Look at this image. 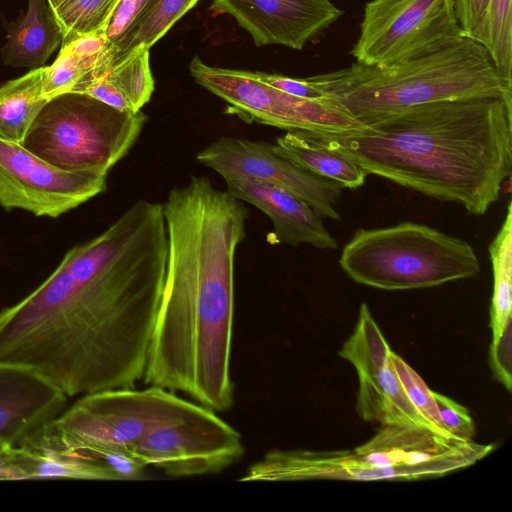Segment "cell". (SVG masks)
Instances as JSON below:
<instances>
[{
	"instance_id": "cell-11",
	"label": "cell",
	"mask_w": 512,
	"mask_h": 512,
	"mask_svg": "<svg viewBox=\"0 0 512 512\" xmlns=\"http://www.w3.org/2000/svg\"><path fill=\"white\" fill-rule=\"evenodd\" d=\"M244 453L240 433L204 406L182 421L151 431L134 448L145 465L173 478L221 472Z\"/></svg>"
},
{
	"instance_id": "cell-31",
	"label": "cell",
	"mask_w": 512,
	"mask_h": 512,
	"mask_svg": "<svg viewBox=\"0 0 512 512\" xmlns=\"http://www.w3.org/2000/svg\"><path fill=\"white\" fill-rule=\"evenodd\" d=\"M151 1L152 0H121L105 30L107 38L114 43Z\"/></svg>"
},
{
	"instance_id": "cell-15",
	"label": "cell",
	"mask_w": 512,
	"mask_h": 512,
	"mask_svg": "<svg viewBox=\"0 0 512 512\" xmlns=\"http://www.w3.org/2000/svg\"><path fill=\"white\" fill-rule=\"evenodd\" d=\"M210 9L233 17L256 46L295 50L303 49L343 14L330 0H213Z\"/></svg>"
},
{
	"instance_id": "cell-10",
	"label": "cell",
	"mask_w": 512,
	"mask_h": 512,
	"mask_svg": "<svg viewBox=\"0 0 512 512\" xmlns=\"http://www.w3.org/2000/svg\"><path fill=\"white\" fill-rule=\"evenodd\" d=\"M464 37L454 0H371L365 5L351 55L361 64L391 65Z\"/></svg>"
},
{
	"instance_id": "cell-7",
	"label": "cell",
	"mask_w": 512,
	"mask_h": 512,
	"mask_svg": "<svg viewBox=\"0 0 512 512\" xmlns=\"http://www.w3.org/2000/svg\"><path fill=\"white\" fill-rule=\"evenodd\" d=\"M339 265L356 283L387 291L439 286L480 272L468 242L410 221L358 229L343 247Z\"/></svg>"
},
{
	"instance_id": "cell-13",
	"label": "cell",
	"mask_w": 512,
	"mask_h": 512,
	"mask_svg": "<svg viewBox=\"0 0 512 512\" xmlns=\"http://www.w3.org/2000/svg\"><path fill=\"white\" fill-rule=\"evenodd\" d=\"M106 174L67 171L0 139V205L56 218L106 189Z\"/></svg>"
},
{
	"instance_id": "cell-12",
	"label": "cell",
	"mask_w": 512,
	"mask_h": 512,
	"mask_svg": "<svg viewBox=\"0 0 512 512\" xmlns=\"http://www.w3.org/2000/svg\"><path fill=\"white\" fill-rule=\"evenodd\" d=\"M338 354L357 372L356 410L360 418L425 430L448 439L406 397L392 362V350L365 303L360 306L353 333Z\"/></svg>"
},
{
	"instance_id": "cell-1",
	"label": "cell",
	"mask_w": 512,
	"mask_h": 512,
	"mask_svg": "<svg viewBox=\"0 0 512 512\" xmlns=\"http://www.w3.org/2000/svg\"><path fill=\"white\" fill-rule=\"evenodd\" d=\"M167 256L162 204L136 201L0 312V362L36 370L68 397L135 387L145 373Z\"/></svg>"
},
{
	"instance_id": "cell-8",
	"label": "cell",
	"mask_w": 512,
	"mask_h": 512,
	"mask_svg": "<svg viewBox=\"0 0 512 512\" xmlns=\"http://www.w3.org/2000/svg\"><path fill=\"white\" fill-rule=\"evenodd\" d=\"M146 121L142 111H122L68 92L44 105L21 145L58 168L107 175L133 147Z\"/></svg>"
},
{
	"instance_id": "cell-9",
	"label": "cell",
	"mask_w": 512,
	"mask_h": 512,
	"mask_svg": "<svg viewBox=\"0 0 512 512\" xmlns=\"http://www.w3.org/2000/svg\"><path fill=\"white\" fill-rule=\"evenodd\" d=\"M191 76L226 103V113L246 123H258L313 133H346L365 127L329 99H306L262 81L257 72L210 66L195 56Z\"/></svg>"
},
{
	"instance_id": "cell-19",
	"label": "cell",
	"mask_w": 512,
	"mask_h": 512,
	"mask_svg": "<svg viewBox=\"0 0 512 512\" xmlns=\"http://www.w3.org/2000/svg\"><path fill=\"white\" fill-rule=\"evenodd\" d=\"M149 59V49H136L106 74L80 85L73 92L90 95L122 111L137 113L149 102L155 88Z\"/></svg>"
},
{
	"instance_id": "cell-30",
	"label": "cell",
	"mask_w": 512,
	"mask_h": 512,
	"mask_svg": "<svg viewBox=\"0 0 512 512\" xmlns=\"http://www.w3.org/2000/svg\"><path fill=\"white\" fill-rule=\"evenodd\" d=\"M511 323L508 322L500 338L490 346V366L497 380L505 386L508 392L511 391V354L512 336Z\"/></svg>"
},
{
	"instance_id": "cell-28",
	"label": "cell",
	"mask_w": 512,
	"mask_h": 512,
	"mask_svg": "<svg viewBox=\"0 0 512 512\" xmlns=\"http://www.w3.org/2000/svg\"><path fill=\"white\" fill-rule=\"evenodd\" d=\"M85 76L86 72L75 57L61 48L56 60L50 66H45L42 80L43 96L50 100L72 92Z\"/></svg>"
},
{
	"instance_id": "cell-27",
	"label": "cell",
	"mask_w": 512,
	"mask_h": 512,
	"mask_svg": "<svg viewBox=\"0 0 512 512\" xmlns=\"http://www.w3.org/2000/svg\"><path fill=\"white\" fill-rule=\"evenodd\" d=\"M391 357L400 384L411 404L446 438L456 440L442 426L432 391L427 387L423 379L398 354L392 351Z\"/></svg>"
},
{
	"instance_id": "cell-6",
	"label": "cell",
	"mask_w": 512,
	"mask_h": 512,
	"mask_svg": "<svg viewBox=\"0 0 512 512\" xmlns=\"http://www.w3.org/2000/svg\"><path fill=\"white\" fill-rule=\"evenodd\" d=\"M200 406L154 385L101 390L81 395L22 444L93 461L109 453L134 454L151 431L188 418Z\"/></svg>"
},
{
	"instance_id": "cell-14",
	"label": "cell",
	"mask_w": 512,
	"mask_h": 512,
	"mask_svg": "<svg viewBox=\"0 0 512 512\" xmlns=\"http://www.w3.org/2000/svg\"><path fill=\"white\" fill-rule=\"evenodd\" d=\"M196 159L222 177L244 175L281 187L304 200L322 217L340 220L335 205L344 187L282 157L270 143L223 136L201 150Z\"/></svg>"
},
{
	"instance_id": "cell-29",
	"label": "cell",
	"mask_w": 512,
	"mask_h": 512,
	"mask_svg": "<svg viewBox=\"0 0 512 512\" xmlns=\"http://www.w3.org/2000/svg\"><path fill=\"white\" fill-rule=\"evenodd\" d=\"M432 394L444 429L458 441H472L475 429L469 411L461 404L438 392L432 391Z\"/></svg>"
},
{
	"instance_id": "cell-32",
	"label": "cell",
	"mask_w": 512,
	"mask_h": 512,
	"mask_svg": "<svg viewBox=\"0 0 512 512\" xmlns=\"http://www.w3.org/2000/svg\"><path fill=\"white\" fill-rule=\"evenodd\" d=\"M257 75L265 83L293 96L315 100L326 98L307 78H292L265 72H257Z\"/></svg>"
},
{
	"instance_id": "cell-23",
	"label": "cell",
	"mask_w": 512,
	"mask_h": 512,
	"mask_svg": "<svg viewBox=\"0 0 512 512\" xmlns=\"http://www.w3.org/2000/svg\"><path fill=\"white\" fill-rule=\"evenodd\" d=\"M198 2L199 0H152L113 43L114 64L136 49H150Z\"/></svg>"
},
{
	"instance_id": "cell-16",
	"label": "cell",
	"mask_w": 512,
	"mask_h": 512,
	"mask_svg": "<svg viewBox=\"0 0 512 512\" xmlns=\"http://www.w3.org/2000/svg\"><path fill=\"white\" fill-rule=\"evenodd\" d=\"M67 399L57 385L36 370L0 362V455L60 415Z\"/></svg>"
},
{
	"instance_id": "cell-18",
	"label": "cell",
	"mask_w": 512,
	"mask_h": 512,
	"mask_svg": "<svg viewBox=\"0 0 512 512\" xmlns=\"http://www.w3.org/2000/svg\"><path fill=\"white\" fill-rule=\"evenodd\" d=\"M7 41L1 48L5 65L38 68L62 43V31L48 0H29L25 13L5 23Z\"/></svg>"
},
{
	"instance_id": "cell-3",
	"label": "cell",
	"mask_w": 512,
	"mask_h": 512,
	"mask_svg": "<svg viewBox=\"0 0 512 512\" xmlns=\"http://www.w3.org/2000/svg\"><path fill=\"white\" fill-rule=\"evenodd\" d=\"M308 140L363 169L482 215L512 172V99L477 97L421 104L358 131Z\"/></svg>"
},
{
	"instance_id": "cell-5",
	"label": "cell",
	"mask_w": 512,
	"mask_h": 512,
	"mask_svg": "<svg viewBox=\"0 0 512 512\" xmlns=\"http://www.w3.org/2000/svg\"><path fill=\"white\" fill-rule=\"evenodd\" d=\"M494 444L461 442L429 431L382 425L353 450L274 449L253 463L240 481H414L442 477L474 465Z\"/></svg>"
},
{
	"instance_id": "cell-20",
	"label": "cell",
	"mask_w": 512,
	"mask_h": 512,
	"mask_svg": "<svg viewBox=\"0 0 512 512\" xmlns=\"http://www.w3.org/2000/svg\"><path fill=\"white\" fill-rule=\"evenodd\" d=\"M69 477L118 480L105 463L21 444L0 455V478Z\"/></svg>"
},
{
	"instance_id": "cell-24",
	"label": "cell",
	"mask_w": 512,
	"mask_h": 512,
	"mask_svg": "<svg viewBox=\"0 0 512 512\" xmlns=\"http://www.w3.org/2000/svg\"><path fill=\"white\" fill-rule=\"evenodd\" d=\"M493 271V295L490 308L492 343L512 321V204H508L504 222L489 246Z\"/></svg>"
},
{
	"instance_id": "cell-25",
	"label": "cell",
	"mask_w": 512,
	"mask_h": 512,
	"mask_svg": "<svg viewBox=\"0 0 512 512\" xmlns=\"http://www.w3.org/2000/svg\"><path fill=\"white\" fill-rule=\"evenodd\" d=\"M469 38L487 50L499 74L512 83L511 0H489L478 28Z\"/></svg>"
},
{
	"instance_id": "cell-4",
	"label": "cell",
	"mask_w": 512,
	"mask_h": 512,
	"mask_svg": "<svg viewBox=\"0 0 512 512\" xmlns=\"http://www.w3.org/2000/svg\"><path fill=\"white\" fill-rule=\"evenodd\" d=\"M307 79L363 125L430 102L477 97L512 99V83L499 74L487 50L467 37L403 62H356Z\"/></svg>"
},
{
	"instance_id": "cell-17",
	"label": "cell",
	"mask_w": 512,
	"mask_h": 512,
	"mask_svg": "<svg viewBox=\"0 0 512 512\" xmlns=\"http://www.w3.org/2000/svg\"><path fill=\"white\" fill-rule=\"evenodd\" d=\"M223 178L229 194L252 204L271 219L273 230L266 237L269 244L338 248L336 239L322 222L323 217L301 198L281 187L244 175L233 174Z\"/></svg>"
},
{
	"instance_id": "cell-34",
	"label": "cell",
	"mask_w": 512,
	"mask_h": 512,
	"mask_svg": "<svg viewBox=\"0 0 512 512\" xmlns=\"http://www.w3.org/2000/svg\"><path fill=\"white\" fill-rule=\"evenodd\" d=\"M62 0H48L52 8L56 7Z\"/></svg>"
},
{
	"instance_id": "cell-21",
	"label": "cell",
	"mask_w": 512,
	"mask_h": 512,
	"mask_svg": "<svg viewBox=\"0 0 512 512\" xmlns=\"http://www.w3.org/2000/svg\"><path fill=\"white\" fill-rule=\"evenodd\" d=\"M274 150L304 170L336 181L344 188H360L368 175L345 156L308 140L299 131H287L278 137Z\"/></svg>"
},
{
	"instance_id": "cell-22",
	"label": "cell",
	"mask_w": 512,
	"mask_h": 512,
	"mask_svg": "<svg viewBox=\"0 0 512 512\" xmlns=\"http://www.w3.org/2000/svg\"><path fill=\"white\" fill-rule=\"evenodd\" d=\"M45 66L0 86V139L22 144L35 118L49 101L42 93Z\"/></svg>"
},
{
	"instance_id": "cell-2",
	"label": "cell",
	"mask_w": 512,
	"mask_h": 512,
	"mask_svg": "<svg viewBox=\"0 0 512 512\" xmlns=\"http://www.w3.org/2000/svg\"><path fill=\"white\" fill-rule=\"evenodd\" d=\"M162 206L166 275L142 381L225 412L235 394L234 263L249 211L207 177L172 189Z\"/></svg>"
},
{
	"instance_id": "cell-33",
	"label": "cell",
	"mask_w": 512,
	"mask_h": 512,
	"mask_svg": "<svg viewBox=\"0 0 512 512\" xmlns=\"http://www.w3.org/2000/svg\"><path fill=\"white\" fill-rule=\"evenodd\" d=\"M455 14L464 36L469 38L478 28L489 0H454Z\"/></svg>"
},
{
	"instance_id": "cell-26",
	"label": "cell",
	"mask_w": 512,
	"mask_h": 512,
	"mask_svg": "<svg viewBox=\"0 0 512 512\" xmlns=\"http://www.w3.org/2000/svg\"><path fill=\"white\" fill-rule=\"evenodd\" d=\"M121 0H62L53 8L62 31V43L104 32Z\"/></svg>"
}]
</instances>
